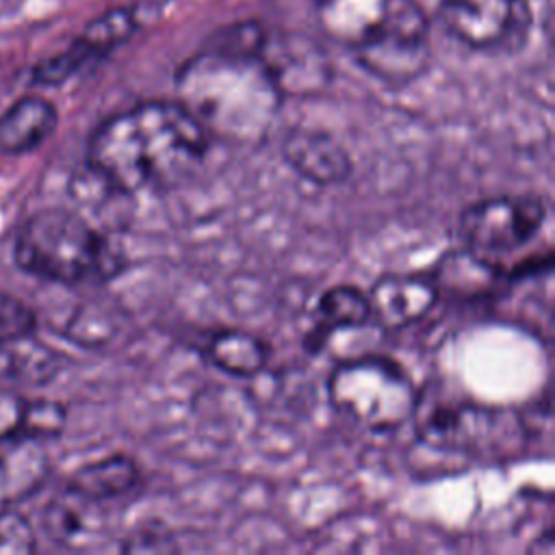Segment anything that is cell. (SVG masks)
Returning a JSON list of instances; mask_svg holds the SVG:
<instances>
[{"mask_svg":"<svg viewBox=\"0 0 555 555\" xmlns=\"http://www.w3.org/2000/svg\"><path fill=\"white\" fill-rule=\"evenodd\" d=\"M358 65L386 85L416 80L431 61L429 15L410 0H390L386 20L364 43L353 48Z\"/></svg>","mask_w":555,"mask_h":555,"instance_id":"obj_7","label":"cell"},{"mask_svg":"<svg viewBox=\"0 0 555 555\" xmlns=\"http://www.w3.org/2000/svg\"><path fill=\"white\" fill-rule=\"evenodd\" d=\"M13 256L26 273L56 284L104 282L124 269L121 251L67 208L30 215L15 236Z\"/></svg>","mask_w":555,"mask_h":555,"instance_id":"obj_3","label":"cell"},{"mask_svg":"<svg viewBox=\"0 0 555 555\" xmlns=\"http://www.w3.org/2000/svg\"><path fill=\"white\" fill-rule=\"evenodd\" d=\"M141 26L139 13L130 7H115L91 20L72 41L89 61H98L113 48L128 41Z\"/></svg>","mask_w":555,"mask_h":555,"instance_id":"obj_20","label":"cell"},{"mask_svg":"<svg viewBox=\"0 0 555 555\" xmlns=\"http://www.w3.org/2000/svg\"><path fill=\"white\" fill-rule=\"evenodd\" d=\"M139 477H141V470L134 457L126 453H113L80 466L69 477L65 488L82 499L106 503L134 490L139 483Z\"/></svg>","mask_w":555,"mask_h":555,"instance_id":"obj_17","label":"cell"},{"mask_svg":"<svg viewBox=\"0 0 555 555\" xmlns=\"http://www.w3.org/2000/svg\"><path fill=\"white\" fill-rule=\"evenodd\" d=\"M37 327L35 310L20 297L0 291V345L30 336Z\"/></svg>","mask_w":555,"mask_h":555,"instance_id":"obj_24","label":"cell"},{"mask_svg":"<svg viewBox=\"0 0 555 555\" xmlns=\"http://www.w3.org/2000/svg\"><path fill=\"white\" fill-rule=\"evenodd\" d=\"M65 408L50 399H30L26 423H24V436L46 442L52 438H59L65 427Z\"/></svg>","mask_w":555,"mask_h":555,"instance_id":"obj_23","label":"cell"},{"mask_svg":"<svg viewBox=\"0 0 555 555\" xmlns=\"http://www.w3.org/2000/svg\"><path fill=\"white\" fill-rule=\"evenodd\" d=\"M210 134L178 100H150L106 117L87 147L89 171L121 195L169 191L202 167Z\"/></svg>","mask_w":555,"mask_h":555,"instance_id":"obj_1","label":"cell"},{"mask_svg":"<svg viewBox=\"0 0 555 555\" xmlns=\"http://www.w3.org/2000/svg\"><path fill=\"white\" fill-rule=\"evenodd\" d=\"M412 4H416L425 15L431 17V13H438L440 7L447 2V0H410Z\"/></svg>","mask_w":555,"mask_h":555,"instance_id":"obj_29","label":"cell"},{"mask_svg":"<svg viewBox=\"0 0 555 555\" xmlns=\"http://www.w3.org/2000/svg\"><path fill=\"white\" fill-rule=\"evenodd\" d=\"M388 4L390 0H317L314 17L325 37L353 50L375 35Z\"/></svg>","mask_w":555,"mask_h":555,"instance_id":"obj_12","label":"cell"},{"mask_svg":"<svg viewBox=\"0 0 555 555\" xmlns=\"http://www.w3.org/2000/svg\"><path fill=\"white\" fill-rule=\"evenodd\" d=\"M37 548L30 522L13 509H0V555H26Z\"/></svg>","mask_w":555,"mask_h":555,"instance_id":"obj_25","label":"cell"},{"mask_svg":"<svg viewBox=\"0 0 555 555\" xmlns=\"http://www.w3.org/2000/svg\"><path fill=\"white\" fill-rule=\"evenodd\" d=\"M59 124L52 102L39 95L20 98L0 117V152L9 156L26 154L39 147Z\"/></svg>","mask_w":555,"mask_h":555,"instance_id":"obj_14","label":"cell"},{"mask_svg":"<svg viewBox=\"0 0 555 555\" xmlns=\"http://www.w3.org/2000/svg\"><path fill=\"white\" fill-rule=\"evenodd\" d=\"M436 15L453 39L473 50L518 48L531 26L525 0H447Z\"/></svg>","mask_w":555,"mask_h":555,"instance_id":"obj_9","label":"cell"},{"mask_svg":"<svg viewBox=\"0 0 555 555\" xmlns=\"http://www.w3.org/2000/svg\"><path fill=\"white\" fill-rule=\"evenodd\" d=\"M100 503L82 499L67 488L52 499L43 512V527L48 535L65 546H80L98 531L95 507Z\"/></svg>","mask_w":555,"mask_h":555,"instance_id":"obj_19","label":"cell"},{"mask_svg":"<svg viewBox=\"0 0 555 555\" xmlns=\"http://www.w3.org/2000/svg\"><path fill=\"white\" fill-rule=\"evenodd\" d=\"M2 371L30 384H43L59 371V356L30 336L0 345Z\"/></svg>","mask_w":555,"mask_h":555,"instance_id":"obj_22","label":"cell"},{"mask_svg":"<svg viewBox=\"0 0 555 555\" xmlns=\"http://www.w3.org/2000/svg\"><path fill=\"white\" fill-rule=\"evenodd\" d=\"M254 54L282 98L319 95L334 76L327 50L304 33L262 26Z\"/></svg>","mask_w":555,"mask_h":555,"instance_id":"obj_8","label":"cell"},{"mask_svg":"<svg viewBox=\"0 0 555 555\" xmlns=\"http://www.w3.org/2000/svg\"><path fill=\"white\" fill-rule=\"evenodd\" d=\"M41 444L26 436L0 440V503L17 501L39 488L48 473Z\"/></svg>","mask_w":555,"mask_h":555,"instance_id":"obj_16","label":"cell"},{"mask_svg":"<svg viewBox=\"0 0 555 555\" xmlns=\"http://www.w3.org/2000/svg\"><path fill=\"white\" fill-rule=\"evenodd\" d=\"M548 206L540 195H496L470 204L460 217V236L475 256L496 264L507 280L551 269L553 254L520 258L542 232Z\"/></svg>","mask_w":555,"mask_h":555,"instance_id":"obj_5","label":"cell"},{"mask_svg":"<svg viewBox=\"0 0 555 555\" xmlns=\"http://www.w3.org/2000/svg\"><path fill=\"white\" fill-rule=\"evenodd\" d=\"M371 319L386 330H403L431 312L440 299L431 275L395 273L379 278L366 293Z\"/></svg>","mask_w":555,"mask_h":555,"instance_id":"obj_10","label":"cell"},{"mask_svg":"<svg viewBox=\"0 0 555 555\" xmlns=\"http://www.w3.org/2000/svg\"><path fill=\"white\" fill-rule=\"evenodd\" d=\"M282 158L295 173L321 186L345 182L353 169L347 150L334 137L306 128L284 137Z\"/></svg>","mask_w":555,"mask_h":555,"instance_id":"obj_11","label":"cell"},{"mask_svg":"<svg viewBox=\"0 0 555 555\" xmlns=\"http://www.w3.org/2000/svg\"><path fill=\"white\" fill-rule=\"evenodd\" d=\"M176 89L210 139L234 143L264 139L284 100L256 54L212 41L178 69Z\"/></svg>","mask_w":555,"mask_h":555,"instance_id":"obj_2","label":"cell"},{"mask_svg":"<svg viewBox=\"0 0 555 555\" xmlns=\"http://www.w3.org/2000/svg\"><path fill=\"white\" fill-rule=\"evenodd\" d=\"M529 551H538V553H546V555H553L555 553V544H553V531L551 529H546L540 538H538V542L529 548Z\"/></svg>","mask_w":555,"mask_h":555,"instance_id":"obj_28","label":"cell"},{"mask_svg":"<svg viewBox=\"0 0 555 555\" xmlns=\"http://www.w3.org/2000/svg\"><path fill=\"white\" fill-rule=\"evenodd\" d=\"M371 321V306L364 291L351 284L327 288L314 308V327L306 340L310 351L323 347L330 332L356 330Z\"/></svg>","mask_w":555,"mask_h":555,"instance_id":"obj_18","label":"cell"},{"mask_svg":"<svg viewBox=\"0 0 555 555\" xmlns=\"http://www.w3.org/2000/svg\"><path fill=\"white\" fill-rule=\"evenodd\" d=\"M28 401L15 390L0 388V440L11 436H24V423L28 412Z\"/></svg>","mask_w":555,"mask_h":555,"instance_id":"obj_27","label":"cell"},{"mask_svg":"<svg viewBox=\"0 0 555 555\" xmlns=\"http://www.w3.org/2000/svg\"><path fill=\"white\" fill-rule=\"evenodd\" d=\"M124 553H171L176 551V538L163 522H147L130 533L121 542Z\"/></svg>","mask_w":555,"mask_h":555,"instance_id":"obj_26","label":"cell"},{"mask_svg":"<svg viewBox=\"0 0 555 555\" xmlns=\"http://www.w3.org/2000/svg\"><path fill=\"white\" fill-rule=\"evenodd\" d=\"M197 351L208 364L236 377L258 375L271 358V347L260 336L230 327L208 332L197 343Z\"/></svg>","mask_w":555,"mask_h":555,"instance_id":"obj_13","label":"cell"},{"mask_svg":"<svg viewBox=\"0 0 555 555\" xmlns=\"http://www.w3.org/2000/svg\"><path fill=\"white\" fill-rule=\"evenodd\" d=\"M121 330L119 310L108 301H82L65 319L61 334L87 349L108 345Z\"/></svg>","mask_w":555,"mask_h":555,"instance_id":"obj_21","label":"cell"},{"mask_svg":"<svg viewBox=\"0 0 555 555\" xmlns=\"http://www.w3.org/2000/svg\"><path fill=\"white\" fill-rule=\"evenodd\" d=\"M332 405L360 427L386 434L412 421L418 388L386 356H358L336 364L327 379Z\"/></svg>","mask_w":555,"mask_h":555,"instance_id":"obj_6","label":"cell"},{"mask_svg":"<svg viewBox=\"0 0 555 555\" xmlns=\"http://www.w3.org/2000/svg\"><path fill=\"white\" fill-rule=\"evenodd\" d=\"M412 421L416 444L434 455H501L509 434L525 436L516 414L479 405L442 384L418 390Z\"/></svg>","mask_w":555,"mask_h":555,"instance_id":"obj_4","label":"cell"},{"mask_svg":"<svg viewBox=\"0 0 555 555\" xmlns=\"http://www.w3.org/2000/svg\"><path fill=\"white\" fill-rule=\"evenodd\" d=\"M431 278L440 295L451 297H483L499 284L507 282V275L492 262L475 256L466 247L442 256L431 271Z\"/></svg>","mask_w":555,"mask_h":555,"instance_id":"obj_15","label":"cell"}]
</instances>
